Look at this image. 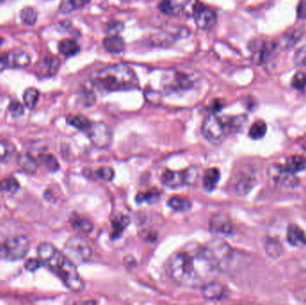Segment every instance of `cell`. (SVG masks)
Returning a JSON list of instances; mask_svg holds the SVG:
<instances>
[{
  "instance_id": "15",
  "label": "cell",
  "mask_w": 306,
  "mask_h": 305,
  "mask_svg": "<svg viewBox=\"0 0 306 305\" xmlns=\"http://www.w3.org/2000/svg\"><path fill=\"white\" fill-rule=\"evenodd\" d=\"M60 61L57 57H46L39 66V74L42 77H51L56 74L59 68Z\"/></svg>"
},
{
  "instance_id": "23",
  "label": "cell",
  "mask_w": 306,
  "mask_h": 305,
  "mask_svg": "<svg viewBox=\"0 0 306 305\" xmlns=\"http://www.w3.org/2000/svg\"><path fill=\"white\" fill-rule=\"evenodd\" d=\"M129 224V219L124 216L119 215L112 220V237H119L123 232L125 231L126 226Z\"/></svg>"
},
{
  "instance_id": "12",
  "label": "cell",
  "mask_w": 306,
  "mask_h": 305,
  "mask_svg": "<svg viewBox=\"0 0 306 305\" xmlns=\"http://www.w3.org/2000/svg\"><path fill=\"white\" fill-rule=\"evenodd\" d=\"M165 89L168 91H174L178 90H187L193 86V81L190 79L189 75L182 74L180 72H175L172 76L166 81Z\"/></svg>"
},
{
  "instance_id": "44",
  "label": "cell",
  "mask_w": 306,
  "mask_h": 305,
  "mask_svg": "<svg viewBox=\"0 0 306 305\" xmlns=\"http://www.w3.org/2000/svg\"><path fill=\"white\" fill-rule=\"evenodd\" d=\"M299 19H306V0H301L296 9Z\"/></svg>"
},
{
  "instance_id": "5",
  "label": "cell",
  "mask_w": 306,
  "mask_h": 305,
  "mask_svg": "<svg viewBox=\"0 0 306 305\" xmlns=\"http://www.w3.org/2000/svg\"><path fill=\"white\" fill-rule=\"evenodd\" d=\"M64 254L76 265L85 263L91 259L92 249L86 239L76 236L68 239L65 244Z\"/></svg>"
},
{
  "instance_id": "1",
  "label": "cell",
  "mask_w": 306,
  "mask_h": 305,
  "mask_svg": "<svg viewBox=\"0 0 306 305\" xmlns=\"http://www.w3.org/2000/svg\"><path fill=\"white\" fill-rule=\"evenodd\" d=\"M221 268L210 247L185 249L171 255L167 262V272L176 284L187 288H202L214 280Z\"/></svg>"
},
{
  "instance_id": "34",
  "label": "cell",
  "mask_w": 306,
  "mask_h": 305,
  "mask_svg": "<svg viewBox=\"0 0 306 305\" xmlns=\"http://www.w3.org/2000/svg\"><path fill=\"white\" fill-rule=\"evenodd\" d=\"M19 188V183L14 177H8L0 181V192H16Z\"/></svg>"
},
{
  "instance_id": "50",
  "label": "cell",
  "mask_w": 306,
  "mask_h": 305,
  "mask_svg": "<svg viewBox=\"0 0 306 305\" xmlns=\"http://www.w3.org/2000/svg\"><path fill=\"white\" fill-rule=\"evenodd\" d=\"M124 1H130V0H124Z\"/></svg>"
},
{
  "instance_id": "24",
  "label": "cell",
  "mask_w": 306,
  "mask_h": 305,
  "mask_svg": "<svg viewBox=\"0 0 306 305\" xmlns=\"http://www.w3.org/2000/svg\"><path fill=\"white\" fill-rule=\"evenodd\" d=\"M181 172L184 185L195 186L197 184L200 177V170L196 166L189 167L187 169L183 170Z\"/></svg>"
},
{
  "instance_id": "6",
  "label": "cell",
  "mask_w": 306,
  "mask_h": 305,
  "mask_svg": "<svg viewBox=\"0 0 306 305\" xmlns=\"http://www.w3.org/2000/svg\"><path fill=\"white\" fill-rule=\"evenodd\" d=\"M228 133L227 124L224 119L217 117L215 114H210L203 124V135L211 142L221 141Z\"/></svg>"
},
{
  "instance_id": "18",
  "label": "cell",
  "mask_w": 306,
  "mask_h": 305,
  "mask_svg": "<svg viewBox=\"0 0 306 305\" xmlns=\"http://www.w3.org/2000/svg\"><path fill=\"white\" fill-rule=\"evenodd\" d=\"M58 51L65 57H73L79 52L80 47L74 40L65 39L59 42Z\"/></svg>"
},
{
  "instance_id": "28",
  "label": "cell",
  "mask_w": 306,
  "mask_h": 305,
  "mask_svg": "<svg viewBox=\"0 0 306 305\" xmlns=\"http://www.w3.org/2000/svg\"><path fill=\"white\" fill-rule=\"evenodd\" d=\"M266 132V124L263 121H256L250 128L249 136L253 140H260L264 137Z\"/></svg>"
},
{
  "instance_id": "7",
  "label": "cell",
  "mask_w": 306,
  "mask_h": 305,
  "mask_svg": "<svg viewBox=\"0 0 306 305\" xmlns=\"http://www.w3.org/2000/svg\"><path fill=\"white\" fill-rule=\"evenodd\" d=\"M92 144L99 149H107L111 145L112 134L107 124L102 122H92L86 132Z\"/></svg>"
},
{
  "instance_id": "29",
  "label": "cell",
  "mask_w": 306,
  "mask_h": 305,
  "mask_svg": "<svg viewBox=\"0 0 306 305\" xmlns=\"http://www.w3.org/2000/svg\"><path fill=\"white\" fill-rule=\"evenodd\" d=\"M16 154V148L9 141H0V160L6 162Z\"/></svg>"
},
{
  "instance_id": "49",
  "label": "cell",
  "mask_w": 306,
  "mask_h": 305,
  "mask_svg": "<svg viewBox=\"0 0 306 305\" xmlns=\"http://www.w3.org/2000/svg\"><path fill=\"white\" fill-rule=\"evenodd\" d=\"M305 65H306V61H305Z\"/></svg>"
},
{
  "instance_id": "21",
  "label": "cell",
  "mask_w": 306,
  "mask_h": 305,
  "mask_svg": "<svg viewBox=\"0 0 306 305\" xmlns=\"http://www.w3.org/2000/svg\"><path fill=\"white\" fill-rule=\"evenodd\" d=\"M275 43L271 42V41H266L261 43V46L258 49H255V52L256 59H257V64H262L266 61L268 57L272 54V51L275 49Z\"/></svg>"
},
{
  "instance_id": "51",
  "label": "cell",
  "mask_w": 306,
  "mask_h": 305,
  "mask_svg": "<svg viewBox=\"0 0 306 305\" xmlns=\"http://www.w3.org/2000/svg\"><path fill=\"white\" fill-rule=\"evenodd\" d=\"M1 1H3V0H0V2H1Z\"/></svg>"
},
{
  "instance_id": "20",
  "label": "cell",
  "mask_w": 306,
  "mask_h": 305,
  "mask_svg": "<svg viewBox=\"0 0 306 305\" xmlns=\"http://www.w3.org/2000/svg\"><path fill=\"white\" fill-rule=\"evenodd\" d=\"M67 121L68 124L73 125L75 128L79 129L80 131H83L85 133L88 131L92 123L86 117L81 116V115H75V116L69 115L67 118Z\"/></svg>"
},
{
  "instance_id": "16",
  "label": "cell",
  "mask_w": 306,
  "mask_h": 305,
  "mask_svg": "<svg viewBox=\"0 0 306 305\" xmlns=\"http://www.w3.org/2000/svg\"><path fill=\"white\" fill-rule=\"evenodd\" d=\"M221 179V172L218 169H209L204 172L203 177L204 189L206 191H213Z\"/></svg>"
},
{
  "instance_id": "31",
  "label": "cell",
  "mask_w": 306,
  "mask_h": 305,
  "mask_svg": "<svg viewBox=\"0 0 306 305\" xmlns=\"http://www.w3.org/2000/svg\"><path fill=\"white\" fill-rule=\"evenodd\" d=\"M71 224L74 229L85 234H90L93 230V225L91 224V222L80 217H75L72 219Z\"/></svg>"
},
{
  "instance_id": "22",
  "label": "cell",
  "mask_w": 306,
  "mask_h": 305,
  "mask_svg": "<svg viewBox=\"0 0 306 305\" xmlns=\"http://www.w3.org/2000/svg\"><path fill=\"white\" fill-rule=\"evenodd\" d=\"M285 168L294 174L304 171L306 169V158L302 156H292L288 158Z\"/></svg>"
},
{
  "instance_id": "48",
  "label": "cell",
  "mask_w": 306,
  "mask_h": 305,
  "mask_svg": "<svg viewBox=\"0 0 306 305\" xmlns=\"http://www.w3.org/2000/svg\"><path fill=\"white\" fill-rule=\"evenodd\" d=\"M2 42H3V39H0V45H1Z\"/></svg>"
},
{
  "instance_id": "2",
  "label": "cell",
  "mask_w": 306,
  "mask_h": 305,
  "mask_svg": "<svg viewBox=\"0 0 306 305\" xmlns=\"http://www.w3.org/2000/svg\"><path fill=\"white\" fill-rule=\"evenodd\" d=\"M37 252L41 265L53 272L68 289L74 293L84 291L85 284L77 271L76 265L64 253L49 243L40 244Z\"/></svg>"
},
{
  "instance_id": "41",
  "label": "cell",
  "mask_w": 306,
  "mask_h": 305,
  "mask_svg": "<svg viewBox=\"0 0 306 305\" xmlns=\"http://www.w3.org/2000/svg\"><path fill=\"white\" fill-rule=\"evenodd\" d=\"M97 175L99 178H101L102 180L104 181H111L114 178L115 172L111 168L108 167H104L97 171Z\"/></svg>"
},
{
  "instance_id": "47",
  "label": "cell",
  "mask_w": 306,
  "mask_h": 305,
  "mask_svg": "<svg viewBox=\"0 0 306 305\" xmlns=\"http://www.w3.org/2000/svg\"><path fill=\"white\" fill-rule=\"evenodd\" d=\"M7 67V60H6V54H0V71L6 69Z\"/></svg>"
},
{
  "instance_id": "13",
  "label": "cell",
  "mask_w": 306,
  "mask_h": 305,
  "mask_svg": "<svg viewBox=\"0 0 306 305\" xmlns=\"http://www.w3.org/2000/svg\"><path fill=\"white\" fill-rule=\"evenodd\" d=\"M7 67L12 68H27L31 64V58L25 51L15 50L6 53Z\"/></svg>"
},
{
  "instance_id": "27",
  "label": "cell",
  "mask_w": 306,
  "mask_h": 305,
  "mask_svg": "<svg viewBox=\"0 0 306 305\" xmlns=\"http://www.w3.org/2000/svg\"><path fill=\"white\" fill-rule=\"evenodd\" d=\"M37 161H38V164L43 166L51 172H55L59 169V164L57 162V158L51 154H40L38 157Z\"/></svg>"
},
{
  "instance_id": "19",
  "label": "cell",
  "mask_w": 306,
  "mask_h": 305,
  "mask_svg": "<svg viewBox=\"0 0 306 305\" xmlns=\"http://www.w3.org/2000/svg\"><path fill=\"white\" fill-rule=\"evenodd\" d=\"M161 179L164 185L169 186L176 187L184 185L181 171L176 172L169 169L165 170L161 176Z\"/></svg>"
},
{
  "instance_id": "45",
  "label": "cell",
  "mask_w": 306,
  "mask_h": 305,
  "mask_svg": "<svg viewBox=\"0 0 306 305\" xmlns=\"http://www.w3.org/2000/svg\"><path fill=\"white\" fill-rule=\"evenodd\" d=\"M223 106H224V104H223V102L221 100H215L214 102L211 103L210 109H211V111L213 112V114H215L216 112L221 111Z\"/></svg>"
},
{
  "instance_id": "25",
  "label": "cell",
  "mask_w": 306,
  "mask_h": 305,
  "mask_svg": "<svg viewBox=\"0 0 306 305\" xmlns=\"http://www.w3.org/2000/svg\"><path fill=\"white\" fill-rule=\"evenodd\" d=\"M169 206L171 209H173L176 211L186 212V211H188L191 209L192 203L187 199L174 196L169 201Z\"/></svg>"
},
{
  "instance_id": "39",
  "label": "cell",
  "mask_w": 306,
  "mask_h": 305,
  "mask_svg": "<svg viewBox=\"0 0 306 305\" xmlns=\"http://www.w3.org/2000/svg\"><path fill=\"white\" fill-rule=\"evenodd\" d=\"M159 197V192L157 190L149 191L145 193H141L137 196V202L142 203V202H147V203H154L157 201Z\"/></svg>"
},
{
  "instance_id": "8",
  "label": "cell",
  "mask_w": 306,
  "mask_h": 305,
  "mask_svg": "<svg viewBox=\"0 0 306 305\" xmlns=\"http://www.w3.org/2000/svg\"><path fill=\"white\" fill-rule=\"evenodd\" d=\"M269 175L272 181L284 188H293L297 186L298 179L294 173L290 172L285 166L274 164L269 168Z\"/></svg>"
},
{
  "instance_id": "40",
  "label": "cell",
  "mask_w": 306,
  "mask_h": 305,
  "mask_svg": "<svg viewBox=\"0 0 306 305\" xmlns=\"http://www.w3.org/2000/svg\"><path fill=\"white\" fill-rule=\"evenodd\" d=\"M266 252L270 257L277 258L282 253V246L277 242H270L266 244Z\"/></svg>"
},
{
  "instance_id": "14",
  "label": "cell",
  "mask_w": 306,
  "mask_h": 305,
  "mask_svg": "<svg viewBox=\"0 0 306 305\" xmlns=\"http://www.w3.org/2000/svg\"><path fill=\"white\" fill-rule=\"evenodd\" d=\"M287 238H288V242L293 246L300 247V246L306 245V233L296 225L289 226Z\"/></svg>"
},
{
  "instance_id": "10",
  "label": "cell",
  "mask_w": 306,
  "mask_h": 305,
  "mask_svg": "<svg viewBox=\"0 0 306 305\" xmlns=\"http://www.w3.org/2000/svg\"><path fill=\"white\" fill-rule=\"evenodd\" d=\"M210 231L218 236H230L233 233L232 223L227 215L217 213L210 218Z\"/></svg>"
},
{
  "instance_id": "46",
  "label": "cell",
  "mask_w": 306,
  "mask_h": 305,
  "mask_svg": "<svg viewBox=\"0 0 306 305\" xmlns=\"http://www.w3.org/2000/svg\"><path fill=\"white\" fill-rule=\"evenodd\" d=\"M295 297L299 301L306 303V288L297 290L295 293Z\"/></svg>"
},
{
  "instance_id": "38",
  "label": "cell",
  "mask_w": 306,
  "mask_h": 305,
  "mask_svg": "<svg viewBox=\"0 0 306 305\" xmlns=\"http://www.w3.org/2000/svg\"><path fill=\"white\" fill-rule=\"evenodd\" d=\"M291 85L295 90H305L306 88V74L303 72H297L291 81Z\"/></svg>"
},
{
  "instance_id": "32",
  "label": "cell",
  "mask_w": 306,
  "mask_h": 305,
  "mask_svg": "<svg viewBox=\"0 0 306 305\" xmlns=\"http://www.w3.org/2000/svg\"><path fill=\"white\" fill-rule=\"evenodd\" d=\"M90 1L91 0H63L60 9L61 11L68 13L75 9L83 8L88 3H90Z\"/></svg>"
},
{
  "instance_id": "11",
  "label": "cell",
  "mask_w": 306,
  "mask_h": 305,
  "mask_svg": "<svg viewBox=\"0 0 306 305\" xmlns=\"http://www.w3.org/2000/svg\"><path fill=\"white\" fill-rule=\"evenodd\" d=\"M202 294L204 299L209 301H219L225 299L228 294L227 288L221 283L211 280L202 287Z\"/></svg>"
},
{
  "instance_id": "43",
  "label": "cell",
  "mask_w": 306,
  "mask_h": 305,
  "mask_svg": "<svg viewBox=\"0 0 306 305\" xmlns=\"http://www.w3.org/2000/svg\"><path fill=\"white\" fill-rule=\"evenodd\" d=\"M41 266V262L39 259H30L25 262V268L29 271H35Z\"/></svg>"
},
{
  "instance_id": "35",
  "label": "cell",
  "mask_w": 306,
  "mask_h": 305,
  "mask_svg": "<svg viewBox=\"0 0 306 305\" xmlns=\"http://www.w3.org/2000/svg\"><path fill=\"white\" fill-rule=\"evenodd\" d=\"M253 185H254L253 178L251 176H244V177H242L240 180H238V184L236 186V190L239 194L244 195L245 193L249 192Z\"/></svg>"
},
{
  "instance_id": "4",
  "label": "cell",
  "mask_w": 306,
  "mask_h": 305,
  "mask_svg": "<svg viewBox=\"0 0 306 305\" xmlns=\"http://www.w3.org/2000/svg\"><path fill=\"white\" fill-rule=\"evenodd\" d=\"M30 240L24 234L14 231V228L0 225V259L18 260L27 254Z\"/></svg>"
},
{
  "instance_id": "36",
  "label": "cell",
  "mask_w": 306,
  "mask_h": 305,
  "mask_svg": "<svg viewBox=\"0 0 306 305\" xmlns=\"http://www.w3.org/2000/svg\"><path fill=\"white\" fill-rule=\"evenodd\" d=\"M37 164L38 162H36V160L34 158H32L29 155H25L21 157L20 159V166L22 167L23 170L27 173H34L37 169Z\"/></svg>"
},
{
  "instance_id": "17",
  "label": "cell",
  "mask_w": 306,
  "mask_h": 305,
  "mask_svg": "<svg viewBox=\"0 0 306 305\" xmlns=\"http://www.w3.org/2000/svg\"><path fill=\"white\" fill-rule=\"evenodd\" d=\"M103 46L110 53H122L125 50V41L118 35L107 37L103 40Z\"/></svg>"
},
{
  "instance_id": "9",
  "label": "cell",
  "mask_w": 306,
  "mask_h": 305,
  "mask_svg": "<svg viewBox=\"0 0 306 305\" xmlns=\"http://www.w3.org/2000/svg\"><path fill=\"white\" fill-rule=\"evenodd\" d=\"M193 17L196 26L204 31L210 30L217 23V15L215 12L204 6V4L193 14Z\"/></svg>"
},
{
  "instance_id": "26",
  "label": "cell",
  "mask_w": 306,
  "mask_h": 305,
  "mask_svg": "<svg viewBox=\"0 0 306 305\" xmlns=\"http://www.w3.org/2000/svg\"><path fill=\"white\" fill-rule=\"evenodd\" d=\"M159 9L167 16H175L181 10V7L176 0H161L159 2Z\"/></svg>"
},
{
  "instance_id": "33",
  "label": "cell",
  "mask_w": 306,
  "mask_h": 305,
  "mask_svg": "<svg viewBox=\"0 0 306 305\" xmlns=\"http://www.w3.org/2000/svg\"><path fill=\"white\" fill-rule=\"evenodd\" d=\"M38 14L33 7H25L21 12V19L26 25H34L37 21Z\"/></svg>"
},
{
  "instance_id": "30",
  "label": "cell",
  "mask_w": 306,
  "mask_h": 305,
  "mask_svg": "<svg viewBox=\"0 0 306 305\" xmlns=\"http://www.w3.org/2000/svg\"><path fill=\"white\" fill-rule=\"evenodd\" d=\"M40 97V92L34 88H29L24 91L23 102L29 109H34Z\"/></svg>"
},
{
  "instance_id": "3",
  "label": "cell",
  "mask_w": 306,
  "mask_h": 305,
  "mask_svg": "<svg viewBox=\"0 0 306 305\" xmlns=\"http://www.w3.org/2000/svg\"><path fill=\"white\" fill-rule=\"evenodd\" d=\"M94 82L108 91H131L139 87V80L134 71L125 65H115L97 72Z\"/></svg>"
},
{
  "instance_id": "37",
  "label": "cell",
  "mask_w": 306,
  "mask_h": 305,
  "mask_svg": "<svg viewBox=\"0 0 306 305\" xmlns=\"http://www.w3.org/2000/svg\"><path fill=\"white\" fill-rule=\"evenodd\" d=\"M202 5L203 3H201L199 0H186L184 5L181 6V10L187 17H193V14Z\"/></svg>"
},
{
  "instance_id": "42",
  "label": "cell",
  "mask_w": 306,
  "mask_h": 305,
  "mask_svg": "<svg viewBox=\"0 0 306 305\" xmlns=\"http://www.w3.org/2000/svg\"><path fill=\"white\" fill-rule=\"evenodd\" d=\"M9 111L14 117H19L23 113V105L18 102H13L9 105Z\"/></svg>"
}]
</instances>
